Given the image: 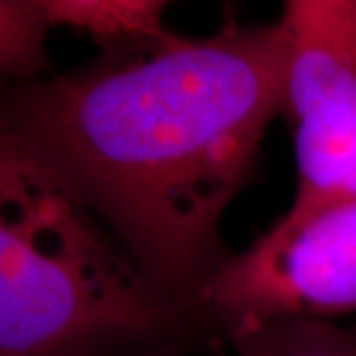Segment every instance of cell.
I'll return each mask as SVG.
<instances>
[{
	"label": "cell",
	"mask_w": 356,
	"mask_h": 356,
	"mask_svg": "<svg viewBox=\"0 0 356 356\" xmlns=\"http://www.w3.org/2000/svg\"><path fill=\"white\" fill-rule=\"evenodd\" d=\"M277 26L297 165L287 212L356 200V0H287Z\"/></svg>",
	"instance_id": "3957f363"
},
{
	"label": "cell",
	"mask_w": 356,
	"mask_h": 356,
	"mask_svg": "<svg viewBox=\"0 0 356 356\" xmlns=\"http://www.w3.org/2000/svg\"><path fill=\"white\" fill-rule=\"evenodd\" d=\"M50 28L64 26L88 34L107 48L140 50L172 46L182 38L165 26L163 0H38Z\"/></svg>",
	"instance_id": "5b68a950"
},
{
	"label": "cell",
	"mask_w": 356,
	"mask_h": 356,
	"mask_svg": "<svg viewBox=\"0 0 356 356\" xmlns=\"http://www.w3.org/2000/svg\"><path fill=\"white\" fill-rule=\"evenodd\" d=\"M48 32L38 0H0V83L50 76Z\"/></svg>",
	"instance_id": "52a82bcc"
},
{
	"label": "cell",
	"mask_w": 356,
	"mask_h": 356,
	"mask_svg": "<svg viewBox=\"0 0 356 356\" xmlns=\"http://www.w3.org/2000/svg\"><path fill=\"white\" fill-rule=\"evenodd\" d=\"M194 311L228 332L277 318H323L356 311V200L285 212L245 252L228 257Z\"/></svg>",
	"instance_id": "277c9868"
},
{
	"label": "cell",
	"mask_w": 356,
	"mask_h": 356,
	"mask_svg": "<svg viewBox=\"0 0 356 356\" xmlns=\"http://www.w3.org/2000/svg\"><path fill=\"white\" fill-rule=\"evenodd\" d=\"M238 356H356V325L277 318L229 337Z\"/></svg>",
	"instance_id": "8992f818"
},
{
	"label": "cell",
	"mask_w": 356,
	"mask_h": 356,
	"mask_svg": "<svg viewBox=\"0 0 356 356\" xmlns=\"http://www.w3.org/2000/svg\"><path fill=\"white\" fill-rule=\"evenodd\" d=\"M192 313L140 271L0 115V356L170 343Z\"/></svg>",
	"instance_id": "7a4b0ae2"
},
{
	"label": "cell",
	"mask_w": 356,
	"mask_h": 356,
	"mask_svg": "<svg viewBox=\"0 0 356 356\" xmlns=\"http://www.w3.org/2000/svg\"><path fill=\"white\" fill-rule=\"evenodd\" d=\"M97 356H182L175 346V341L170 343L147 344V346H137V348H127V350H119V353H107V355Z\"/></svg>",
	"instance_id": "ba28073f"
},
{
	"label": "cell",
	"mask_w": 356,
	"mask_h": 356,
	"mask_svg": "<svg viewBox=\"0 0 356 356\" xmlns=\"http://www.w3.org/2000/svg\"><path fill=\"white\" fill-rule=\"evenodd\" d=\"M275 24L0 83V115L161 291L194 311L229 255L222 220L281 115Z\"/></svg>",
	"instance_id": "6da1fadb"
}]
</instances>
